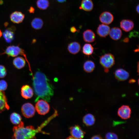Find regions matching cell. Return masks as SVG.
Listing matches in <instances>:
<instances>
[{
	"label": "cell",
	"instance_id": "6da1fadb",
	"mask_svg": "<svg viewBox=\"0 0 139 139\" xmlns=\"http://www.w3.org/2000/svg\"><path fill=\"white\" fill-rule=\"evenodd\" d=\"M33 85L37 96L35 101L41 98L50 102L54 94V88L46 76L39 71H37L32 76Z\"/></svg>",
	"mask_w": 139,
	"mask_h": 139
},
{
	"label": "cell",
	"instance_id": "44dd1931",
	"mask_svg": "<svg viewBox=\"0 0 139 139\" xmlns=\"http://www.w3.org/2000/svg\"><path fill=\"white\" fill-rule=\"evenodd\" d=\"M93 7V3L91 0H82L80 8L86 11H91Z\"/></svg>",
	"mask_w": 139,
	"mask_h": 139
},
{
	"label": "cell",
	"instance_id": "ac0fdd59",
	"mask_svg": "<svg viewBox=\"0 0 139 139\" xmlns=\"http://www.w3.org/2000/svg\"><path fill=\"white\" fill-rule=\"evenodd\" d=\"M109 34L110 38L112 39L117 40L121 38L122 33L120 28L114 27L110 30Z\"/></svg>",
	"mask_w": 139,
	"mask_h": 139
},
{
	"label": "cell",
	"instance_id": "30bf717a",
	"mask_svg": "<svg viewBox=\"0 0 139 139\" xmlns=\"http://www.w3.org/2000/svg\"><path fill=\"white\" fill-rule=\"evenodd\" d=\"M99 19L102 23L108 25L112 22L114 20V16L110 12L105 11L102 12L100 15Z\"/></svg>",
	"mask_w": 139,
	"mask_h": 139
},
{
	"label": "cell",
	"instance_id": "5b68a950",
	"mask_svg": "<svg viewBox=\"0 0 139 139\" xmlns=\"http://www.w3.org/2000/svg\"><path fill=\"white\" fill-rule=\"evenodd\" d=\"M35 108L38 114L44 115L49 112L50 106L46 100L43 99L38 100L36 104Z\"/></svg>",
	"mask_w": 139,
	"mask_h": 139
},
{
	"label": "cell",
	"instance_id": "836d02e7",
	"mask_svg": "<svg viewBox=\"0 0 139 139\" xmlns=\"http://www.w3.org/2000/svg\"><path fill=\"white\" fill-rule=\"evenodd\" d=\"M135 81L134 79H131L129 81V82L130 83H133L135 82Z\"/></svg>",
	"mask_w": 139,
	"mask_h": 139
},
{
	"label": "cell",
	"instance_id": "4fadbf2b",
	"mask_svg": "<svg viewBox=\"0 0 139 139\" xmlns=\"http://www.w3.org/2000/svg\"><path fill=\"white\" fill-rule=\"evenodd\" d=\"M21 92L22 96L26 99L31 98L33 96V94L32 89L28 85H23L22 87Z\"/></svg>",
	"mask_w": 139,
	"mask_h": 139
},
{
	"label": "cell",
	"instance_id": "52a82bcc",
	"mask_svg": "<svg viewBox=\"0 0 139 139\" xmlns=\"http://www.w3.org/2000/svg\"><path fill=\"white\" fill-rule=\"evenodd\" d=\"M71 136L74 139H82L84 136L85 133L78 125H75L70 128Z\"/></svg>",
	"mask_w": 139,
	"mask_h": 139
},
{
	"label": "cell",
	"instance_id": "5bb4252c",
	"mask_svg": "<svg viewBox=\"0 0 139 139\" xmlns=\"http://www.w3.org/2000/svg\"><path fill=\"white\" fill-rule=\"evenodd\" d=\"M110 30L109 27L107 25L103 24L99 25L97 32L100 36L105 37L109 34Z\"/></svg>",
	"mask_w": 139,
	"mask_h": 139
},
{
	"label": "cell",
	"instance_id": "d6a6232c",
	"mask_svg": "<svg viewBox=\"0 0 139 139\" xmlns=\"http://www.w3.org/2000/svg\"><path fill=\"white\" fill-rule=\"evenodd\" d=\"M70 31L71 32L74 33L76 31V29L74 27H72L70 28Z\"/></svg>",
	"mask_w": 139,
	"mask_h": 139
},
{
	"label": "cell",
	"instance_id": "e0dca14e",
	"mask_svg": "<svg viewBox=\"0 0 139 139\" xmlns=\"http://www.w3.org/2000/svg\"><path fill=\"white\" fill-rule=\"evenodd\" d=\"M83 37L84 40L86 42H93L95 39V33L90 29L85 31L83 33Z\"/></svg>",
	"mask_w": 139,
	"mask_h": 139
},
{
	"label": "cell",
	"instance_id": "277c9868",
	"mask_svg": "<svg viewBox=\"0 0 139 139\" xmlns=\"http://www.w3.org/2000/svg\"><path fill=\"white\" fill-rule=\"evenodd\" d=\"M115 62L114 56L111 54H106L100 57V63L105 69L111 67L115 64Z\"/></svg>",
	"mask_w": 139,
	"mask_h": 139
},
{
	"label": "cell",
	"instance_id": "e575fe53",
	"mask_svg": "<svg viewBox=\"0 0 139 139\" xmlns=\"http://www.w3.org/2000/svg\"><path fill=\"white\" fill-rule=\"evenodd\" d=\"M123 41L124 42H127L129 41V39L128 38H125L123 40Z\"/></svg>",
	"mask_w": 139,
	"mask_h": 139
},
{
	"label": "cell",
	"instance_id": "d590c367",
	"mask_svg": "<svg viewBox=\"0 0 139 139\" xmlns=\"http://www.w3.org/2000/svg\"><path fill=\"white\" fill-rule=\"evenodd\" d=\"M139 5L138 4L136 8V11L138 13H139Z\"/></svg>",
	"mask_w": 139,
	"mask_h": 139
},
{
	"label": "cell",
	"instance_id": "484cf974",
	"mask_svg": "<svg viewBox=\"0 0 139 139\" xmlns=\"http://www.w3.org/2000/svg\"><path fill=\"white\" fill-rule=\"evenodd\" d=\"M93 48L89 44H85L82 48V52L85 55H91L93 51Z\"/></svg>",
	"mask_w": 139,
	"mask_h": 139
},
{
	"label": "cell",
	"instance_id": "7a4b0ae2",
	"mask_svg": "<svg viewBox=\"0 0 139 139\" xmlns=\"http://www.w3.org/2000/svg\"><path fill=\"white\" fill-rule=\"evenodd\" d=\"M50 121V120L48 119L36 129L32 126L25 127L24 123L21 121L19 124L13 127V131L14 133L12 137L13 138L16 139L36 138L35 136L38 133L47 134L44 132H43L41 129Z\"/></svg>",
	"mask_w": 139,
	"mask_h": 139
},
{
	"label": "cell",
	"instance_id": "8fae6325",
	"mask_svg": "<svg viewBox=\"0 0 139 139\" xmlns=\"http://www.w3.org/2000/svg\"><path fill=\"white\" fill-rule=\"evenodd\" d=\"M25 17L24 15L22 12L16 11L13 12L10 15V18L12 22L18 24L22 22Z\"/></svg>",
	"mask_w": 139,
	"mask_h": 139
},
{
	"label": "cell",
	"instance_id": "83f0119b",
	"mask_svg": "<svg viewBox=\"0 0 139 139\" xmlns=\"http://www.w3.org/2000/svg\"><path fill=\"white\" fill-rule=\"evenodd\" d=\"M6 70L5 66L0 65V78H4L6 76Z\"/></svg>",
	"mask_w": 139,
	"mask_h": 139
},
{
	"label": "cell",
	"instance_id": "cb8c5ba5",
	"mask_svg": "<svg viewBox=\"0 0 139 139\" xmlns=\"http://www.w3.org/2000/svg\"><path fill=\"white\" fill-rule=\"evenodd\" d=\"M84 70L86 72L90 73L94 70L95 65L94 63L91 60H87L85 62L83 65Z\"/></svg>",
	"mask_w": 139,
	"mask_h": 139
},
{
	"label": "cell",
	"instance_id": "7c38bea8",
	"mask_svg": "<svg viewBox=\"0 0 139 139\" xmlns=\"http://www.w3.org/2000/svg\"><path fill=\"white\" fill-rule=\"evenodd\" d=\"M115 76L116 79L119 81H124L129 77V73L125 70L121 68L117 69L115 72Z\"/></svg>",
	"mask_w": 139,
	"mask_h": 139
},
{
	"label": "cell",
	"instance_id": "d4e9b609",
	"mask_svg": "<svg viewBox=\"0 0 139 139\" xmlns=\"http://www.w3.org/2000/svg\"><path fill=\"white\" fill-rule=\"evenodd\" d=\"M22 118L20 115L19 114L13 112L11 115L10 120L11 123L15 125H18L21 121Z\"/></svg>",
	"mask_w": 139,
	"mask_h": 139
},
{
	"label": "cell",
	"instance_id": "ffe728a7",
	"mask_svg": "<svg viewBox=\"0 0 139 139\" xmlns=\"http://www.w3.org/2000/svg\"><path fill=\"white\" fill-rule=\"evenodd\" d=\"M26 60L24 58L21 57H15L13 60V64L14 66L18 69H21L25 66Z\"/></svg>",
	"mask_w": 139,
	"mask_h": 139
},
{
	"label": "cell",
	"instance_id": "7402d4cb",
	"mask_svg": "<svg viewBox=\"0 0 139 139\" xmlns=\"http://www.w3.org/2000/svg\"><path fill=\"white\" fill-rule=\"evenodd\" d=\"M83 123L88 126H91L94 123L95 119L94 116L90 114L85 115L83 119Z\"/></svg>",
	"mask_w": 139,
	"mask_h": 139
},
{
	"label": "cell",
	"instance_id": "f546056e",
	"mask_svg": "<svg viewBox=\"0 0 139 139\" xmlns=\"http://www.w3.org/2000/svg\"><path fill=\"white\" fill-rule=\"evenodd\" d=\"M105 138L106 139H118L117 135L113 133L109 132L107 133L105 135Z\"/></svg>",
	"mask_w": 139,
	"mask_h": 139
},
{
	"label": "cell",
	"instance_id": "74e56055",
	"mask_svg": "<svg viewBox=\"0 0 139 139\" xmlns=\"http://www.w3.org/2000/svg\"><path fill=\"white\" fill-rule=\"evenodd\" d=\"M108 69L105 68V72L106 73L108 72V71H109V70Z\"/></svg>",
	"mask_w": 139,
	"mask_h": 139
},
{
	"label": "cell",
	"instance_id": "9c48e42d",
	"mask_svg": "<svg viewBox=\"0 0 139 139\" xmlns=\"http://www.w3.org/2000/svg\"><path fill=\"white\" fill-rule=\"evenodd\" d=\"M15 27L12 26L6 29L2 33L5 41L7 43L11 42L14 38Z\"/></svg>",
	"mask_w": 139,
	"mask_h": 139
},
{
	"label": "cell",
	"instance_id": "9a60e30c",
	"mask_svg": "<svg viewBox=\"0 0 139 139\" xmlns=\"http://www.w3.org/2000/svg\"><path fill=\"white\" fill-rule=\"evenodd\" d=\"M120 27L124 31L128 32L132 30L134 27V23L131 20L124 19L120 22Z\"/></svg>",
	"mask_w": 139,
	"mask_h": 139
},
{
	"label": "cell",
	"instance_id": "4316f807",
	"mask_svg": "<svg viewBox=\"0 0 139 139\" xmlns=\"http://www.w3.org/2000/svg\"><path fill=\"white\" fill-rule=\"evenodd\" d=\"M36 4L37 7L42 10L46 9L49 5L48 0H37Z\"/></svg>",
	"mask_w": 139,
	"mask_h": 139
},
{
	"label": "cell",
	"instance_id": "8992f818",
	"mask_svg": "<svg viewBox=\"0 0 139 139\" xmlns=\"http://www.w3.org/2000/svg\"><path fill=\"white\" fill-rule=\"evenodd\" d=\"M21 112L24 117L30 118L34 115L35 112V108L32 104L27 103L22 105L21 108Z\"/></svg>",
	"mask_w": 139,
	"mask_h": 139
},
{
	"label": "cell",
	"instance_id": "d6986e66",
	"mask_svg": "<svg viewBox=\"0 0 139 139\" xmlns=\"http://www.w3.org/2000/svg\"><path fill=\"white\" fill-rule=\"evenodd\" d=\"M67 49L69 52L74 54L78 53L81 49V46L78 42H74L70 44L68 46Z\"/></svg>",
	"mask_w": 139,
	"mask_h": 139
},
{
	"label": "cell",
	"instance_id": "4dcf8cb0",
	"mask_svg": "<svg viewBox=\"0 0 139 139\" xmlns=\"http://www.w3.org/2000/svg\"><path fill=\"white\" fill-rule=\"evenodd\" d=\"M91 139H102V138L99 135H95V136H94L92 137L91 138Z\"/></svg>",
	"mask_w": 139,
	"mask_h": 139
},
{
	"label": "cell",
	"instance_id": "f35d334b",
	"mask_svg": "<svg viewBox=\"0 0 139 139\" xmlns=\"http://www.w3.org/2000/svg\"><path fill=\"white\" fill-rule=\"evenodd\" d=\"M2 33L0 29V38L2 36Z\"/></svg>",
	"mask_w": 139,
	"mask_h": 139
},
{
	"label": "cell",
	"instance_id": "1f68e13d",
	"mask_svg": "<svg viewBox=\"0 0 139 139\" xmlns=\"http://www.w3.org/2000/svg\"><path fill=\"white\" fill-rule=\"evenodd\" d=\"M35 9L34 7L31 6L29 9L28 11L30 13H33L34 12Z\"/></svg>",
	"mask_w": 139,
	"mask_h": 139
},
{
	"label": "cell",
	"instance_id": "603a6c76",
	"mask_svg": "<svg viewBox=\"0 0 139 139\" xmlns=\"http://www.w3.org/2000/svg\"><path fill=\"white\" fill-rule=\"evenodd\" d=\"M44 24L42 20L40 18H34L31 23L32 27L36 30L40 29L42 27Z\"/></svg>",
	"mask_w": 139,
	"mask_h": 139
},
{
	"label": "cell",
	"instance_id": "f1b7e54d",
	"mask_svg": "<svg viewBox=\"0 0 139 139\" xmlns=\"http://www.w3.org/2000/svg\"><path fill=\"white\" fill-rule=\"evenodd\" d=\"M7 82L4 80H0V91H3L7 88Z\"/></svg>",
	"mask_w": 139,
	"mask_h": 139
},
{
	"label": "cell",
	"instance_id": "3957f363",
	"mask_svg": "<svg viewBox=\"0 0 139 139\" xmlns=\"http://www.w3.org/2000/svg\"><path fill=\"white\" fill-rule=\"evenodd\" d=\"M2 54H6L9 57H16L19 55L23 56L28 64L29 70L31 73L33 74L24 50L18 46L11 45L8 46Z\"/></svg>",
	"mask_w": 139,
	"mask_h": 139
},
{
	"label": "cell",
	"instance_id": "2e32d148",
	"mask_svg": "<svg viewBox=\"0 0 139 139\" xmlns=\"http://www.w3.org/2000/svg\"><path fill=\"white\" fill-rule=\"evenodd\" d=\"M9 108L7 99L4 93L0 91V113Z\"/></svg>",
	"mask_w": 139,
	"mask_h": 139
},
{
	"label": "cell",
	"instance_id": "ba28073f",
	"mask_svg": "<svg viewBox=\"0 0 139 139\" xmlns=\"http://www.w3.org/2000/svg\"><path fill=\"white\" fill-rule=\"evenodd\" d=\"M131 113L130 108L127 105H123L118 109L117 114L118 116L121 118L126 119L129 118Z\"/></svg>",
	"mask_w": 139,
	"mask_h": 139
},
{
	"label": "cell",
	"instance_id": "8d00e7d4",
	"mask_svg": "<svg viewBox=\"0 0 139 139\" xmlns=\"http://www.w3.org/2000/svg\"><path fill=\"white\" fill-rule=\"evenodd\" d=\"M58 2L60 3H63L66 1V0H57Z\"/></svg>",
	"mask_w": 139,
	"mask_h": 139
}]
</instances>
